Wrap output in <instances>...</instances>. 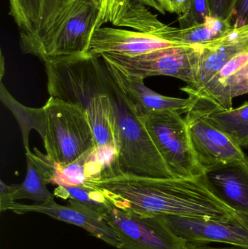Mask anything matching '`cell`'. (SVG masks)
<instances>
[{
    "mask_svg": "<svg viewBox=\"0 0 248 249\" xmlns=\"http://www.w3.org/2000/svg\"><path fill=\"white\" fill-rule=\"evenodd\" d=\"M115 209L141 216L233 218L239 216L211 190L203 174L149 178L118 174L91 181Z\"/></svg>",
    "mask_w": 248,
    "mask_h": 249,
    "instance_id": "cell-1",
    "label": "cell"
},
{
    "mask_svg": "<svg viewBox=\"0 0 248 249\" xmlns=\"http://www.w3.org/2000/svg\"><path fill=\"white\" fill-rule=\"evenodd\" d=\"M51 97L80 107L93 129L97 149L117 152L115 116L101 56L84 55L45 63Z\"/></svg>",
    "mask_w": 248,
    "mask_h": 249,
    "instance_id": "cell-2",
    "label": "cell"
},
{
    "mask_svg": "<svg viewBox=\"0 0 248 249\" xmlns=\"http://www.w3.org/2000/svg\"><path fill=\"white\" fill-rule=\"evenodd\" d=\"M107 73L117 144L115 161L107 169L108 177L129 174L149 178H175L138 116L133 104L108 70Z\"/></svg>",
    "mask_w": 248,
    "mask_h": 249,
    "instance_id": "cell-3",
    "label": "cell"
},
{
    "mask_svg": "<svg viewBox=\"0 0 248 249\" xmlns=\"http://www.w3.org/2000/svg\"><path fill=\"white\" fill-rule=\"evenodd\" d=\"M100 7L92 0H69L43 32L20 35L22 52L44 63L84 55L95 31L100 28Z\"/></svg>",
    "mask_w": 248,
    "mask_h": 249,
    "instance_id": "cell-4",
    "label": "cell"
},
{
    "mask_svg": "<svg viewBox=\"0 0 248 249\" xmlns=\"http://www.w3.org/2000/svg\"><path fill=\"white\" fill-rule=\"evenodd\" d=\"M43 108L45 132L42 140L51 160L68 166L96 152L93 129L80 107L50 96Z\"/></svg>",
    "mask_w": 248,
    "mask_h": 249,
    "instance_id": "cell-5",
    "label": "cell"
},
{
    "mask_svg": "<svg viewBox=\"0 0 248 249\" xmlns=\"http://www.w3.org/2000/svg\"><path fill=\"white\" fill-rule=\"evenodd\" d=\"M175 178L203 174L192 149L185 118L174 110L157 111L139 116Z\"/></svg>",
    "mask_w": 248,
    "mask_h": 249,
    "instance_id": "cell-6",
    "label": "cell"
},
{
    "mask_svg": "<svg viewBox=\"0 0 248 249\" xmlns=\"http://www.w3.org/2000/svg\"><path fill=\"white\" fill-rule=\"evenodd\" d=\"M199 54L200 49L198 45H182L135 56L111 53L100 56L125 72L143 79L154 76H170L191 85L196 78Z\"/></svg>",
    "mask_w": 248,
    "mask_h": 249,
    "instance_id": "cell-7",
    "label": "cell"
},
{
    "mask_svg": "<svg viewBox=\"0 0 248 249\" xmlns=\"http://www.w3.org/2000/svg\"><path fill=\"white\" fill-rule=\"evenodd\" d=\"M120 242L118 249H184L161 216H141L114 208L104 216Z\"/></svg>",
    "mask_w": 248,
    "mask_h": 249,
    "instance_id": "cell-8",
    "label": "cell"
},
{
    "mask_svg": "<svg viewBox=\"0 0 248 249\" xmlns=\"http://www.w3.org/2000/svg\"><path fill=\"white\" fill-rule=\"evenodd\" d=\"M170 231L186 244L223 243L248 249V216L233 218L161 216Z\"/></svg>",
    "mask_w": 248,
    "mask_h": 249,
    "instance_id": "cell-9",
    "label": "cell"
},
{
    "mask_svg": "<svg viewBox=\"0 0 248 249\" xmlns=\"http://www.w3.org/2000/svg\"><path fill=\"white\" fill-rule=\"evenodd\" d=\"M185 121L192 149L204 171L221 164L247 162L248 157L242 147L210 124L193 105L186 112Z\"/></svg>",
    "mask_w": 248,
    "mask_h": 249,
    "instance_id": "cell-10",
    "label": "cell"
},
{
    "mask_svg": "<svg viewBox=\"0 0 248 249\" xmlns=\"http://www.w3.org/2000/svg\"><path fill=\"white\" fill-rule=\"evenodd\" d=\"M166 26L167 25L160 30L150 32L100 27L93 33L86 54L94 56L106 53L135 56L182 45V44L171 42L164 37L163 32Z\"/></svg>",
    "mask_w": 248,
    "mask_h": 249,
    "instance_id": "cell-11",
    "label": "cell"
},
{
    "mask_svg": "<svg viewBox=\"0 0 248 249\" xmlns=\"http://www.w3.org/2000/svg\"><path fill=\"white\" fill-rule=\"evenodd\" d=\"M10 211L19 215L32 212L43 213L52 219L83 228L90 235L115 248L118 249L120 247L117 235L104 216L75 200H68L66 206L58 204L55 200L42 204L30 205L15 201L10 206Z\"/></svg>",
    "mask_w": 248,
    "mask_h": 249,
    "instance_id": "cell-12",
    "label": "cell"
},
{
    "mask_svg": "<svg viewBox=\"0 0 248 249\" xmlns=\"http://www.w3.org/2000/svg\"><path fill=\"white\" fill-rule=\"evenodd\" d=\"M104 61L109 74L133 104L138 116L163 110H174L186 114L192 108L194 102L192 96L182 99L159 94L145 86L142 77L125 72L107 60Z\"/></svg>",
    "mask_w": 248,
    "mask_h": 249,
    "instance_id": "cell-13",
    "label": "cell"
},
{
    "mask_svg": "<svg viewBox=\"0 0 248 249\" xmlns=\"http://www.w3.org/2000/svg\"><path fill=\"white\" fill-rule=\"evenodd\" d=\"M203 177L221 201L237 213L248 216V160L208 168Z\"/></svg>",
    "mask_w": 248,
    "mask_h": 249,
    "instance_id": "cell-14",
    "label": "cell"
},
{
    "mask_svg": "<svg viewBox=\"0 0 248 249\" xmlns=\"http://www.w3.org/2000/svg\"><path fill=\"white\" fill-rule=\"evenodd\" d=\"M154 9L161 14L165 10L155 0H105L104 9L100 19V27L110 23L117 28H129L138 32H155L167 24L150 10Z\"/></svg>",
    "mask_w": 248,
    "mask_h": 249,
    "instance_id": "cell-15",
    "label": "cell"
},
{
    "mask_svg": "<svg viewBox=\"0 0 248 249\" xmlns=\"http://www.w3.org/2000/svg\"><path fill=\"white\" fill-rule=\"evenodd\" d=\"M193 97V106L205 119L225 133L240 147L248 146V102L237 109H224L214 102L198 96Z\"/></svg>",
    "mask_w": 248,
    "mask_h": 249,
    "instance_id": "cell-16",
    "label": "cell"
},
{
    "mask_svg": "<svg viewBox=\"0 0 248 249\" xmlns=\"http://www.w3.org/2000/svg\"><path fill=\"white\" fill-rule=\"evenodd\" d=\"M232 28L231 20L211 16L205 23L187 29H177L167 25L163 35L166 39L171 42L196 46L205 45L219 39Z\"/></svg>",
    "mask_w": 248,
    "mask_h": 249,
    "instance_id": "cell-17",
    "label": "cell"
},
{
    "mask_svg": "<svg viewBox=\"0 0 248 249\" xmlns=\"http://www.w3.org/2000/svg\"><path fill=\"white\" fill-rule=\"evenodd\" d=\"M1 100L13 112L20 124L26 153H29L31 152L29 144V133L31 129H36L42 139L45 136V119L43 107L39 109H31L20 105L12 97L2 82H1Z\"/></svg>",
    "mask_w": 248,
    "mask_h": 249,
    "instance_id": "cell-18",
    "label": "cell"
},
{
    "mask_svg": "<svg viewBox=\"0 0 248 249\" xmlns=\"http://www.w3.org/2000/svg\"><path fill=\"white\" fill-rule=\"evenodd\" d=\"M26 157V176L20 184H11L15 201L20 199H29L35 203L42 204L54 200L55 195L47 188V182L30 158Z\"/></svg>",
    "mask_w": 248,
    "mask_h": 249,
    "instance_id": "cell-19",
    "label": "cell"
},
{
    "mask_svg": "<svg viewBox=\"0 0 248 249\" xmlns=\"http://www.w3.org/2000/svg\"><path fill=\"white\" fill-rule=\"evenodd\" d=\"M54 195L66 200L79 202L103 216L115 208L103 192L92 185L58 186Z\"/></svg>",
    "mask_w": 248,
    "mask_h": 249,
    "instance_id": "cell-20",
    "label": "cell"
},
{
    "mask_svg": "<svg viewBox=\"0 0 248 249\" xmlns=\"http://www.w3.org/2000/svg\"><path fill=\"white\" fill-rule=\"evenodd\" d=\"M43 0H9L10 16L14 19L20 35L33 33L37 29Z\"/></svg>",
    "mask_w": 248,
    "mask_h": 249,
    "instance_id": "cell-21",
    "label": "cell"
},
{
    "mask_svg": "<svg viewBox=\"0 0 248 249\" xmlns=\"http://www.w3.org/2000/svg\"><path fill=\"white\" fill-rule=\"evenodd\" d=\"M208 0H192L186 13L178 18L180 29H187L205 23L211 17Z\"/></svg>",
    "mask_w": 248,
    "mask_h": 249,
    "instance_id": "cell-22",
    "label": "cell"
},
{
    "mask_svg": "<svg viewBox=\"0 0 248 249\" xmlns=\"http://www.w3.org/2000/svg\"><path fill=\"white\" fill-rule=\"evenodd\" d=\"M68 1L69 0H43L40 20L37 29L33 33L27 34V35H36L45 30L50 24L58 10Z\"/></svg>",
    "mask_w": 248,
    "mask_h": 249,
    "instance_id": "cell-23",
    "label": "cell"
},
{
    "mask_svg": "<svg viewBox=\"0 0 248 249\" xmlns=\"http://www.w3.org/2000/svg\"><path fill=\"white\" fill-rule=\"evenodd\" d=\"M237 1L238 0H208L211 16L231 21Z\"/></svg>",
    "mask_w": 248,
    "mask_h": 249,
    "instance_id": "cell-24",
    "label": "cell"
},
{
    "mask_svg": "<svg viewBox=\"0 0 248 249\" xmlns=\"http://www.w3.org/2000/svg\"><path fill=\"white\" fill-rule=\"evenodd\" d=\"M165 13H175L178 16L186 13L192 0H155Z\"/></svg>",
    "mask_w": 248,
    "mask_h": 249,
    "instance_id": "cell-25",
    "label": "cell"
},
{
    "mask_svg": "<svg viewBox=\"0 0 248 249\" xmlns=\"http://www.w3.org/2000/svg\"><path fill=\"white\" fill-rule=\"evenodd\" d=\"M248 23V0H238L231 19L233 28Z\"/></svg>",
    "mask_w": 248,
    "mask_h": 249,
    "instance_id": "cell-26",
    "label": "cell"
},
{
    "mask_svg": "<svg viewBox=\"0 0 248 249\" xmlns=\"http://www.w3.org/2000/svg\"><path fill=\"white\" fill-rule=\"evenodd\" d=\"M14 202L12 185H7L1 181V192H0V211L1 212L10 211V206Z\"/></svg>",
    "mask_w": 248,
    "mask_h": 249,
    "instance_id": "cell-27",
    "label": "cell"
},
{
    "mask_svg": "<svg viewBox=\"0 0 248 249\" xmlns=\"http://www.w3.org/2000/svg\"><path fill=\"white\" fill-rule=\"evenodd\" d=\"M184 249H248L242 248V247H227V248H215V247H210L207 244H185Z\"/></svg>",
    "mask_w": 248,
    "mask_h": 249,
    "instance_id": "cell-28",
    "label": "cell"
}]
</instances>
